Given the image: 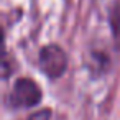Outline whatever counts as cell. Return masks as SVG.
Returning <instances> with one entry per match:
<instances>
[{"instance_id": "obj_3", "label": "cell", "mask_w": 120, "mask_h": 120, "mask_svg": "<svg viewBox=\"0 0 120 120\" xmlns=\"http://www.w3.org/2000/svg\"><path fill=\"white\" fill-rule=\"evenodd\" d=\"M25 120H51V110L49 109H41V110L28 115Z\"/></svg>"}, {"instance_id": "obj_1", "label": "cell", "mask_w": 120, "mask_h": 120, "mask_svg": "<svg viewBox=\"0 0 120 120\" xmlns=\"http://www.w3.org/2000/svg\"><path fill=\"white\" fill-rule=\"evenodd\" d=\"M40 102H41V89L33 79L26 77H22L15 82L7 99V104L12 109H28L38 105Z\"/></svg>"}, {"instance_id": "obj_2", "label": "cell", "mask_w": 120, "mask_h": 120, "mask_svg": "<svg viewBox=\"0 0 120 120\" xmlns=\"http://www.w3.org/2000/svg\"><path fill=\"white\" fill-rule=\"evenodd\" d=\"M66 66H68V58H66V53L59 46L48 45V46L41 48V51H40V68L49 79L61 77L66 72Z\"/></svg>"}]
</instances>
